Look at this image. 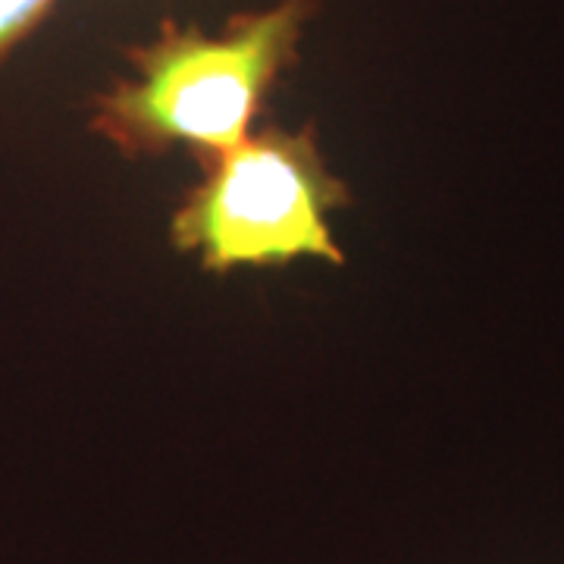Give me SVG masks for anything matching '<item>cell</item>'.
<instances>
[{
	"mask_svg": "<svg viewBox=\"0 0 564 564\" xmlns=\"http://www.w3.org/2000/svg\"><path fill=\"white\" fill-rule=\"evenodd\" d=\"M202 176L170 217V245L204 273L276 270L299 261L343 267L333 220L351 207L314 126H258L198 161Z\"/></svg>",
	"mask_w": 564,
	"mask_h": 564,
	"instance_id": "7a4b0ae2",
	"label": "cell"
},
{
	"mask_svg": "<svg viewBox=\"0 0 564 564\" xmlns=\"http://www.w3.org/2000/svg\"><path fill=\"white\" fill-rule=\"evenodd\" d=\"M61 3L63 0H0V73Z\"/></svg>",
	"mask_w": 564,
	"mask_h": 564,
	"instance_id": "3957f363",
	"label": "cell"
},
{
	"mask_svg": "<svg viewBox=\"0 0 564 564\" xmlns=\"http://www.w3.org/2000/svg\"><path fill=\"white\" fill-rule=\"evenodd\" d=\"M317 13L321 0H270L220 29L163 20L126 51V73L91 98L88 132L126 161L217 154L261 126Z\"/></svg>",
	"mask_w": 564,
	"mask_h": 564,
	"instance_id": "6da1fadb",
	"label": "cell"
}]
</instances>
